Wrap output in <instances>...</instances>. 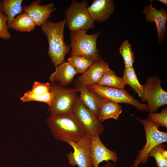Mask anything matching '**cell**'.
Masks as SVG:
<instances>
[{
	"label": "cell",
	"mask_w": 167,
	"mask_h": 167,
	"mask_svg": "<svg viewBox=\"0 0 167 167\" xmlns=\"http://www.w3.org/2000/svg\"><path fill=\"white\" fill-rule=\"evenodd\" d=\"M122 77L125 85H130L142 99L143 93V85L139 83L133 67L125 68Z\"/></svg>",
	"instance_id": "obj_21"
},
{
	"label": "cell",
	"mask_w": 167,
	"mask_h": 167,
	"mask_svg": "<svg viewBox=\"0 0 167 167\" xmlns=\"http://www.w3.org/2000/svg\"><path fill=\"white\" fill-rule=\"evenodd\" d=\"M119 52L124 60L125 68L133 66L135 58L131 45L128 40L123 41L119 49Z\"/></svg>",
	"instance_id": "obj_26"
},
{
	"label": "cell",
	"mask_w": 167,
	"mask_h": 167,
	"mask_svg": "<svg viewBox=\"0 0 167 167\" xmlns=\"http://www.w3.org/2000/svg\"><path fill=\"white\" fill-rule=\"evenodd\" d=\"M136 118L144 127L146 139L145 144L139 151L136 159L139 164H145L149 161V154L151 150L155 147L167 142V133L159 131L158 129L160 126L148 118L144 119Z\"/></svg>",
	"instance_id": "obj_6"
},
{
	"label": "cell",
	"mask_w": 167,
	"mask_h": 167,
	"mask_svg": "<svg viewBox=\"0 0 167 167\" xmlns=\"http://www.w3.org/2000/svg\"><path fill=\"white\" fill-rule=\"evenodd\" d=\"M87 9L94 22H103L108 20L114 12V2L112 0H94Z\"/></svg>",
	"instance_id": "obj_15"
},
{
	"label": "cell",
	"mask_w": 167,
	"mask_h": 167,
	"mask_svg": "<svg viewBox=\"0 0 167 167\" xmlns=\"http://www.w3.org/2000/svg\"><path fill=\"white\" fill-rule=\"evenodd\" d=\"M51 84L35 81L31 91L35 94H43L50 92Z\"/></svg>",
	"instance_id": "obj_29"
},
{
	"label": "cell",
	"mask_w": 167,
	"mask_h": 167,
	"mask_svg": "<svg viewBox=\"0 0 167 167\" xmlns=\"http://www.w3.org/2000/svg\"><path fill=\"white\" fill-rule=\"evenodd\" d=\"M122 112L119 103L105 98L99 108L98 118L101 122L110 118L118 120Z\"/></svg>",
	"instance_id": "obj_18"
},
{
	"label": "cell",
	"mask_w": 167,
	"mask_h": 167,
	"mask_svg": "<svg viewBox=\"0 0 167 167\" xmlns=\"http://www.w3.org/2000/svg\"><path fill=\"white\" fill-rule=\"evenodd\" d=\"M161 81L157 77H150L143 85V93L141 99L147 101L148 111L154 113L161 107L167 104V92L161 87Z\"/></svg>",
	"instance_id": "obj_8"
},
{
	"label": "cell",
	"mask_w": 167,
	"mask_h": 167,
	"mask_svg": "<svg viewBox=\"0 0 167 167\" xmlns=\"http://www.w3.org/2000/svg\"><path fill=\"white\" fill-rule=\"evenodd\" d=\"M102 97L118 103H125L134 106L142 111H148L147 104L141 103L130 95L124 88H117L95 84L86 86Z\"/></svg>",
	"instance_id": "obj_9"
},
{
	"label": "cell",
	"mask_w": 167,
	"mask_h": 167,
	"mask_svg": "<svg viewBox=\"0 0 167 167\" xmlns=\"http://www.w3.org/2000/svg\"><path fill=\"white\" fill-rule=\"evenodd\" d=\"M36 25L32 19L24 12L13 19L9 28H12L20 32H29L34 29Z\"/></svg>",
	"instance_id": "obj_20"
},
{
	"label": "cell",
	"mask_w": 167,
	"mask_h": 167,
	"mask_svg": "<svg viewBox=\"0 0 167 167\" xmlns=\"http://www.w3.org/2000/svg\"><path fill=\"white\" fill-rule=\"evenodd\" d=\"M8 22L7 16L0 11V37L5 40L11 39V36L8 31V27L6 24Z\"/></svg>",
	"instance_id": "obj_28"
},
{
	"label": "cell",
	"mask_w": 167,
	"mask_h": 167,
	"mask_svg": "<svg viewBox=\"0 0 167 167\" xmlns=\"http://www.w3.org/2000/svg\"><path fill=\"white\" fill-rule=\"evenodd\" d=\"M145 19L148 22L155 23L158 41L161 45L163 43L166 33V23L167 21V12L164 9L159 10L152 6V1L148 6H145L143 11Z\"/></svg>",
	"instance_id": "obj_12"
},
{
	"label": "cell",
	"mask_w": 167,
	"mask_h": 167,
	"mask_svg": "<svg viewBox=\"0 0 167 167\" xmlns=\"http://www.w3.org/2000/svg\"><path fill=\"white\" fill-rule=\"evenodd\" d=\"M159 2L165 4V5H167V1L166 0H158Z\"/></svg>",
	"instance_id": "obj_32"
},
{
	"label": "cell",
	"mask_w": 167,
	"mask_h": 167,
	"mask_svg": "<svg viewBox=\"0 0 167 167\" xmlns=\"http://www.w3.org/2000/svg\"><path fill=\"white\" fill-rule=\"evenodd\" d=\"M1 3H0V11L1 10Z\"/></svg>",
	"instance_id": "obj_33"
},
{
	"label": "cell",
	"mask_w": 167,
	"mask_h": 167,
	"mask_svg": "<svg viewBox=\"0 0 167 167\" xmlns=\"http://www.w3.org/2000/svg\"><path fill=\"white\" fill-rule=\"evenodd\" d=\"M149 157L154 158L157 167H167V151L163 144L153 148L149 152Z\"/></svg>",
	"instance_id": "obj_25"
},
{
	"label": "cell",
	"mask_w": 167,
	"mask_h": 167,
	"mask_svg": "<svg viewBox=\"0 0 167 167\" xmlns=\"http://www.w3.org/2000/svg\"><path fill=\"white\" fill-rule=\"evenodd\" d=\"M90 148L93 167H98L99 164L103 161L108 162L111 161L116 163L118 161L117 153L105 146L99 135L90 136Z\"/></svg>",
	"instance_id": "obj_11"
},
{
	"label": "cell",
	"mask_w": 167,
	"mask_h": 167,
	"mask_svg": "<svg viewBox=\"0 0 167 167\" xmlns=\"http://www.w3.org/2000/svg\"><path fill=\"white\" fill-rule=\"evenodd\" d=\"M66 19L54 23L48 19L41 26L49 45L48 54L55 68L65 62V56L70 52L71 47L64 41V30Z\"/></svg>",
	"instance_id": "obj_1"
},
{
	"label": "cell",
	"mask_w": 167,
	"mask_h": 167,
	"mask_svg": "<svg viewBox=\"0 0 167 167\" xmlns=\"http://www.w3.org/2000/svg\"><path fill=\"white\" fill-rule=\"evenodd\" d=\"M55 68V71L49 77V80L51 83L58 82L62 86L71 84L75 76L78 74L74 68L67 61L61 63Z\"/></svg>",
	"instance_id": "obj_17"
},
{
	"label": "cell",
	"mask_w": 167,
	"mask_h": 167,
	"mask_svg": "<svg viewBox=\"0 0 167 167\" xmlns=\"http://www.w3.org/2000/svg\"><path fill=\"white\" fill-rule=\"evenodd\" d=\"M109 69L107 62L100 59L94 62L85 72L78 77L77 80L86 86L97 84L104 73Z\"/></svg>",
	"instance_id": "obj_14"
},
{
	"label": "cell",
	"mask_w": 167,
	"mask_h": 167,
	"mask_svg": "<svg viewBox=\"0 0 167 167\" xmlns=\"http://www.w3.org/2000/svg\"><path fill=\"white\" fill-rule=\"evenodd\" d=\"M88 2L86 0L79 2L73 0L65 12L66 24L71 31L87 30L95 27L87 9Z\"/></svg>",
	"instance_id": "obj_5"
},
{
	"label": "cell",
	"mask_w": 167,
	"mask_h": 167,
	"mask_svg": "<svg viewBox=\"0 0 167 167\" xmlns=\"http://www.w3.org/2000/svg\"><path fill=\"white\" fill-rule=\"evenodd\" d=\"M23 1V0H4L1 3V11L4 12L7 17V25L9 28L15 17L22 12L23 8L22 4Z\"/></svg>",
	"instance_id": "obj_19"
},
{
	"label": "cell",
	"mask_w": 167,
	"mask_h": 167,
	"mask_svg": "<svg viewBox=\"0 0 167 167\" xmlns=\"http://www.w3.org/2000/svg\"><path fill=\"white\" fill-rule=\"evenodd\" d=\"M67 62L74 68L77 73L82 74L94 62L85 57L78 56L70 57Z\"/></svg>",
	"instance_id": "obj_23"
},
{
	"label": "cell",
	"mask_w": 167,
	"mask_h": 167,
	"mask_svg": "<svg viewBox=\"0 0 167 167\" xmlns=\"http://www.w3.org/2000/svg\"><path fill=\"white\" fill-rule=\"evenodd\" d=\"M50 91L54 95L53 101L48 106L50 115L57 116L71 113L79 92L76 88H69L55 83L51 84Z\"/></svg>",
	"instance_id": "obj_4"
},
{
	"label": "cell",
	"mask_w": 167,
	"mask_h": 167,
	"mask_svg": "<svg viewBox=\"0 0 167 167\" xmlns=\"http://www.w3.org/2000/svg\"><path fill=\"white\" fill-rule=\"evenodd\" d=\"M53 94L50 91L45 94H39L33 93L30 90L25 92L20 99L24 102L30 101L43 102L49 106L53 101Z\"/></svg>",
	"instance_id": "obj_24"
},
{
	"label": "cell",
	"mask_w": 167,
	"mask_h": 167,
	"mask_svg": "<svg viewBox=\"0 0 167 167\" xmlns=\"http://www.w3.org/2000/svg\"><path fill=\"white\" fill-rule=\"evenodd\" d=\"M101 167H116L115 165L110 162H107L105 165L102 166Z\"/></svg>",
	"instance_id": "obj_30"
},
{
	"label": "cell",
	"mask_w": 167,
	"mask_h": 167,
	"mask_svg": "<svg viewBox=\"0 0 167 167\" xmlns=\"http://www.w3.org/2000/svg\"><path fill=\"white\" fill-rule=\"evenodd\" d=\"M149 119L160 126L167 128V108H164L161 112L159 113H152L148 114Z\"/></svg>",
	"instance_id": "obj_27"
},
{
	"label": "cell",
	"mask_w": 167,
	"mask_h": 167,
	"mask_svg": "<svg viewBox=\"0 0 167 167\" xmlns=\"http://www.w3.org/2000/svg\"><path fill=\"white\" fill-rule=\"evenodd\" d=\"M75 85L80 93L79 97L82 103L98 118L100 105L105 98L89 90L78 80L75 81Z\"/></svg>",
	"instance_id": "obj_16"
},
{
	"label": "cell",
	"mask_w": 167,
	"mask_h": 167,
	"mask_svg": "<svg viewBox=\"0 0 167 167\" xmlns=\"http://www.w3.org/2000/svg\"><path fill=\"white\" fill-rule=\"evenodd\" d=\"M97 84L121 89L124 88L125 85L122 77L117 76L115 72L110 69L104 73Z\"/></svg>",
	"instance_id": "obj_22"
},
{
	"label": "cell",
	"mask_w": 167,
	"mask_h": 167,
	"mask_svg": "<svg viewBox=\"0 0 167 167\" xmlns=\"http://www.w3.org/2000/svg\"><path fill=\"white\" fill-rule=\"evenodd\" d=\"M87 30L71 31L70 33L71 48L70 57L82 56L94 62L101 59L96 47L97 40L102 31L88 35Z\"/></svg>",
	"instance_id": "obj_3"
},
{
	"label": "cell",
	"mask_w": 167,
	"mask_h": 167,
	"mask_svg": "<svg viewBox=\"0 0 167 167\" xmlns=\"http://www.w3.org/2000/svg\"><path fill=\"white\" fill-rule=\"evenodd\" d=\"M139 164V161L135 158L133 165L130 167H138Z\"/></svg>",
	"instance_id": "obj_31"
},
{
	"label": "cell",
	"mask_w": 167,
	"mask_h": 167,
	"mask_svg": "<svg viewBox=\"0 0 167 167\" xmlns=\"http://www.w3.org/2000/svg\"><path fill=\"white\" fill-rule=\"evenodd\" d=\"M41 0L32 2L27 6L23 7L24 12L27 13L34 21L36 25L41 26L51 16V14L56 8L53 3L41 5L40 3Z\"/></svg>",
	"instance_id": "obj_13"
},
{
	"label": "cell",
	"mask_w": 167,
	"mask_h": 167,
	"mask_svg": "<svg viewBox=\"0 0 167 167\" xmlns=\"http://www.w3.org/2000/svg\"><path fill=\"white\" fill-rule=\"evenodd\" d=\"M68 143L73 148V152L66 155L69 164L72 166L93 167L91 156L90 136L85 134L77 142H70Z\"/></svg>",
	"instance_id": "obj_10"
},
{
	"label": "cell",
	"mask_w": 167,
	"mask_h": 167,
	"mask_svg": "<svg viewBox=\"0 0 167 167\" xmlns=\"http://www.w3.org/2000/svg\"><path fill=\"white\" fill-rule=\"evenodd\" d=\"M72 113L84 128L86 134L90 136L100 135L103 132L104 129L101 122L82 103L79 96L74 102Z\"/></svg>",
	"instance_id": "obj_7"
},
{
	"label": "cell",
	"mask_w": 167,
	"mask_h": 167,
	"mask_svg": "<svg viewBox=\"0 0 167 167\" xmlns=\"http://www.w3.org/2000/svg\"><path fill=\"white\" fill-rule=\"evenodd\" d=\"M48 126L57 139L68 143L77 142L85 134L84 128L72 112L52 116L46 119Z\"/></svg>",
	"instance_id": "obj_2"
}]
</instances>
